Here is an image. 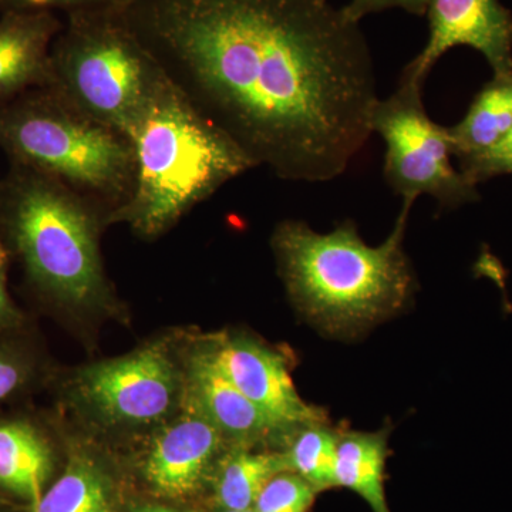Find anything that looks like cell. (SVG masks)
<instances>
[{
  "mask_svg": "<svg viewBox=\"0 0 512 512\" xmlns=\"http://www.w3.org/2000/svg\"><path fill=\"white\" fill-rule=\"evenodd\" d=\"M109 215L49 175L10 164L0 180V229L30 284L70 308L109 299L99 234Z\"/></svg>",
  "mask_w": 512,
  "mask_h": 512,
  "instance_id": "4",
  "label": "cell"
},
{
  "mask_svg": "<svg viewBox=\"0 0 512 512\" xmlns=\"http://www.w3.org/2000/svg\"><path fill=\"white\" fill-rule=\"evenodd\" d=\"M316 491L292 471L278 474L265 485L254 504L255 512H309Z\"/></svg>",
  "mask_w": 512,
  "mask_h": 512,
  "instance_id": "20",
  "label": "cell"
},
{
  "mask_svg": "<svg viewBox=\"0 0 512 512\" xmlns=\"http://www.w3.org/2000/svg\"><path fill=\"white\" fill-rule=\"evenodd\" d=\"M227 437L204 414L187 404V412L153 440L143 463L150 490L167 500L198 493L215 474Z\"/></svg>",
  "mask_w": 512,
  "mask_h": 512,
  "instance_id": "11",
  "label": "cell"
},
{
  "mask_svg": "<svg viewBox=\"0 0 512 512\" xmlns=\"http://www.w3.org/2000/svg\"><path fill=\"white\" fill-rule=\"evenodd\" d=\"M123 0H2L0 10H70L94 8V6L117 5Z\"/></svg>",
  "mask_w": 512,
  "mask_h": 512,
  "instance_id": "24",
  "label": "cell"
},
{
  "mask_svg": "<svg viewBox=\"0 0 512 512\" xmlns=\"http://www.w3.org/2000/svg\"><path fill=\"white\" fill-rule=\"evenodd\" d=\"M55 451L33 421L0 420V491L35 507L52 484Z\"/></svg>",
  "mask_w": 512,
  "mask_h": 512,
  "instance_id": "14",
  "label": "cell"
},
{
  "mask_svg": "<svg viewBox=\"0 0 512 512\" xmlns=\"http://www.w3.org/2000/svg\"><path fill=\"white\" fill-rule=\"evenodd\" d=\"M137 174L130 201L111 217L144 238L174 227L200 202L256 168L220 128L165 79L131 137Z\"/></svg>",
  "mask_w": 512,
  "mask_h": 512,
  "instance_id": "3",
  "label": "cell"
},
{
  "mask_svg": "<svg viewBox=\"0 0 512 512\" xmlns=\"http://www.w3.org/2000/svg\"><path fill=\"white\" fill-rule=\"evenodd\" d=\"M187 387V404L215 424L232 446L256 447L271 443L285 448L291 439L239 392L205 349L191 359Z\"/></svg>",
  "mask_w": 512,
  "mask_h": 512,
  "instance_id": "12",
  "label": "cell"
},
{
  "mask_svg": "<svg viewBox=\"0 0 512 512\" xmlns=\"http://www.w3.org/2000/svg\"><path fill=\"white\" fill-rule=\"evenodd\" d=\"M63 22L50 10H6L0 18V103L50 84V53Z\"/></svg>",
  "mask_w": 512,
  "mask_h": 512,
  "instance_id": "13",
  "label": "cell"
},
{
  "mask_svg": "<svg viewBox=\"0 0 512 512\" xmlns=\"http://www.w3.org/2000/svg\"><path fill=\"white\" fill-rule=\"evenodd\" d=\"M412 202H404L392 234L370 247L353 222L328 234L285 221L272 237L289 295L330 333L352 332L399 312L412 298L414 275L403 238Z\"/></svg>",
  "mask_w": 512,
  "mask_h": 512,
  "instance_id": "2",
  "label": "cell"
},
{
  "mask_svg": "<svg viewBox=\"0 0 512 512\" xmlns=\"http://www.w3.org/2000/svg\"><path fill=\"white\" fill-rule=\"evenodd\" d=\"M339 431L328 421L309 424L293 431L284 448L289 471L303 478L316 493H323L336 484V454Z\"/></svg>",
  "mask_w": 512,
  "mask_h": 512,
  "instance_id": "19",
  "label": "cell"
},
{
  "mask_svg": "<svg viewBox=\"0 0 512 512\" xmlns=\"http://www.w3.org/2000/svg\"><path fill=\"white\" fill-rule=\"evenodd\" d=\"M80 399L111 424H150L173 409L177 369L161 343L86 367L76 379Z\"/></svg>",
  "mask_w": 512,
  "mask_h": 512,
  "instance_id": "8",
  "label": "cell"
},
{
  "mask_svg": "<svg viewBox=\"0 0 512 512\" xmlns=\"http://www.w3.org/2000/svg\"><path fill=\"white\" fill-rule=\"evenodd\" d=\"M460 171L476 185L498 175L512 174V126L497 147L488 151L485 156L463 165Z\"/></svg>",
  "mask_w": 512,
  "mask_h": 512,
  "instance_id": "22",
  "label": "cell"
},
{
  "mask_svg": "<svg viewBox=\"0 0 512 512\" xmlns=\"http://www.w3.org/2000/svg\"><path fill=\"white\" fill-rule=\"evenodd\" d=\"M205 350L239 392L289 436L303 426L328 421L325 410L302 399L282 353L245 335H222Z\"/></svg>",
  "mask_w": 512,
  "mask_h": 512,
  "instance_id": "9",
  "label": "cell"
},
{
  "mask_svg": "<svg viewBox=\"0 0 512 512\" xmlns=\"http://www.w3.org/2000/svg\"><path fill=\"white\" fill-rule=\"evenodd\" d=\"M0 150L10 164L49 175L96 202L109 215V225L133 195V141L50 87L0 103Z\"/></svg>",
  "mask_w": 512,
  "mask_h": 512,
  "instance_id": "5",
  "label": "cell"
},
{
  "mask_svg": "<svg viewBox=\"0 0 512 512\" xmlns=\"http://www.w3.org/2000/svg\"><path fill=\"white\" fill-rule=\"evenodd\" d=\"M429 39L402 76L426 82L441 57L457 46L477 50L494 76H512V15L500 0H430Z\"/></svg>",
  "mask_w": 512,
  "mask_h": 512,
  "instance_id": "10",
  "label": "cell"
},
{
  "mask_svg": "<svg viewBox=\"0 0 512 512\" xmlns=\"http://www.w3.org/2000/svg\"><path fill=\"white\" fill-rule=\"evenodd\" d=\"M220 512H255V511H254V508H251V510H242V511L220 510Z\"/></svg>",
  "mask_w": 512,
  "mask_h": 512,
  "instance_id": "27",
  "label": "cell"
},
{
  "mask_svg": "<svg viewBox=\"0 0 512 512\" xmlns=\"http://www.w3.org/2000/svg\"><path fill=\"white\" fill-rule=\"evenodd\" d=\"M8 262L9 248L3 238L2 229H0V333L15 328L22 320V315L10 298L8 291Z\"/></svg>",
  "mask_w": 512,
  "mask_h": 512,
  "instance_id": "25",
  "label": "cell"
},
{
  "mask_svg": "<svg viewBox=\"0 0 512 512\" xmlns=\"http://www.w3.org/2000/svg\"><path fill=\"white\" fill-rule=\"evenodd\" d=\"M171 83L255 167L323 183L372 136L369 46L330 0H123Z\"/></svg>",
  "mask_w": 512,
  "mask_h": 512,
  "instance_id": "1",
  "label": "cell"
},
{
  "mask_svg": "<svg viewBox=\"0 0 512 512\" xmlns=\"http://www.w3.org/2000/svg\"><path fill=\"white\" fill-rule=\"evenodd\" d=\"M430 0H350L343 8L349 19L360 23V20L372 13L389 9H403L413 15H426Z\"/></svg>",
  "mask_w": 512,
  "mask_h": 512,
  "instance_id": "23",
  "label": "cell"
},
{
  "mask_svg": "<svg viewBox=\"0 0 512 512\" xmlns=\"http://www.w3.org/2000/svg\"><path fill=\"white\" fill-rule=\"evenodd\" d=\"M128 512H192L180 510V508L171 507V505L158 503H136L128 508Z\"/></svg>",
  "mask_w": 512,
  "mask_h": 512,
  "instance_id": "26",
  "label": "cell"
},
{
  "mask_svg": "<svg viewBox=\"0 0 512 512\" xmlns=\"http://www.w3.org/2000/svg\"><path fill=\"white\" fill-rule=\"evenodd\" d=\"M389 431H339L336 484L360 495L373 512H392L384 480Z\"/></svg>",
  "mask_w": 512,
  "mask_h": 512,
  "instance_id": "16",
  "label": "cell"
},
{
  "mask_svg": "<svg viewBox=\"0 0 512 512\" xmlns=\"http://www.w3.org/2000/svg\"><path fill=\"white\" fill-rule=\"evenodd\" d=\"M0 512H2V511H0Z\"/></svg>",
  "mask_w": 512,
  "mask_h": 512,
  "instance_id": "29",
  "label": "cell"
},
{
  "mask_svg": "<svg viewBox=\"0 0 512 512\" xmlns=\"http://www.w3.org/2000/svg\"><path fill=\"white\" fill-rule=\"evenodd\" d=\"M0 3H2V0H0Z\"/></svg>",
  "mask_w": 512,
  "mask_h": 512,
  "instance_id": "28",
  "label": "cell"
},
{
  "mask_svg": "<svg viewBox=\"0 0 512 512\" xmlns=\"http://www.w3.org/2000/svg\"><path fill=\"white\" fill-rule=\"evenodd\" d=\"M33 373L35 366L28 353L9 343H0V402L22 392Z\"/></svg>",
  "mask_w": 512,
  "mask_h": 512,
  "instance_id": "21",
  "label": "cell"
},
{
  "mask_svg": "<svg viewBox=\"0 0 512 512\" xmlns=\"http://www.w3.org/2000/svg\"><path fill=\"white\" fill-rule=\"evenodd\" d=\"M511 126L512 76H494L474 97L463 120L448 127L460 167L497 147Z\"/></svg>",
  "mask_w": 512,
  "mask_h": 512,
  "instance_id": "15",
  "label": "cell"
},
{
  "mask_svg": "<svg viewBox=\"0 0 512 512\" xmlns=\"http://www.w3.org/2000/svg\"><path fill=\"white\" fill-rule=\"evenodd\" d=\"M64 15L50 53L47 87L131 140L167 76L119 5Z\"/></svg>",
  "mask_w": 512,
  "mask_h": 512,
  "instance_id": "6",
  "label": "cell"
},
{
  "mask_svg": "<svg viewBox=\"0 0 512 512\" xmlns=\"http://www.w3.org/2000/svg\"><path fill=\"white\" fill-rule=\"evenodd\" d=\"M372 133L383 138L384 177L404 202L429 195L440 207L457 208L478 200L477 185L451 164L448 127L427 114L423 83L400 76L396 92L377 101Z\"/></svg>",
  "mask_w": 512,
  "mask_h": 512,
  "instance_id": "7",
  "label": "cell"
},
{
  "mask_svg": "<svg viewBox=\"0 0 512 512\" xmlns=\"http://www.w3.org/2000/svg\"><path fill=\"white\" fill-rule=\"evenodd\" d=\"M29 512H114L113 485L94 458L73 454Z\"/></svg>",
  "mask_w": 512,
  "mask_h": 512,
  "instance_id": "18",
  "label": "cell"
},
{
  "mask_svg": "<svg viewBox=\"0 0 512 512\" xmlns=\"http://www.w3.org/2000/svg\"><path fill=\"white\" fill-rule=\"evenodd\" d=\"M289 471L284 450L232 446L215 470L214 494L220 510H251L266 484Z\"/></svg>",
  "mask_w": 512,
  "mask_h": 512,
  "instance_id": "17",
  "label": "cell"
}]
</instances>
